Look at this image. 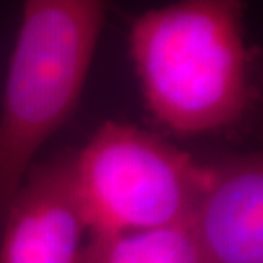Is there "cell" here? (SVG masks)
I'll return each instance as SVG.
<instances>
[{
    "label": "cell",
    "mask_w": 263,
    "mask_h": 263,
    "mask_svg": "<svg viewBox=\"0 0 263 263\" xmlns=\"http://www.w3.org/2000/svg\"><path fill=\"white\" fill-rule=\"evenodd\" d=\"M130 53L147 108L176 135L231 128L256 99L243 2L186 0L145 10L132 24Z\"/></svg>",
    "instance_id": "1"
},
{
    "label": "cell",
    "mask_w": 263,
    "mask_h": 263,
    "mask_svg": "<svg viewBox=\"0 0 263 263\" xmlns=\"http://www.w3.org/2000/svg\"><path fill=\"white\" fill-rule=\"evenodd\" d=\"M104 17L98 0L24 4L0 111V226L34 156L79 104Z\"/></svg>",
    "instance_id": "2"
},
{
    "label": "cell",
    "mask_w": 263,
    "mask_h": 263,
    "mask_svg": "<svg viewBox=\"0 0 263 263\" xmlns=\"http://www.w3.org/2000/svg\"><path fill=\"white\" fill-rule=\"evenodd\" d=\"M209 178V164L134 125L103 123L73 152V185L91 238L186 224Z\"/></svg>",
    "instance_id": "3"
},
{
    "label": "cell",
    "mask_w": 263,
    "mask_h": 263,
    "mask_svg": "<svg viewBox=\"0 0 263 263\" xmlns=\"http://www.w3.org/2000/svg\"><path fill=\"white\" fill-rule=\"evenodd\" d=\"M86 220L73 185V152L29 167L0 226V263H79Z\"/></svg>",
    "instance_id": "4"
},
{
    "label": "cell",
    "mask_w": 263,
    "mask_h": 263,
    "mask_svg": "<svg viewBox=\"0 0 263 263\" xmlns=\"http://www.w3.org/2000/svg\"><path fill=\"white\" fill-rule=\"evenodd\" d=\"M210 166L188 220L200 263H263V161L231 156Z\"/></svg>",
    "instance_id": "5"
},
{
    "label": "cell",
    "mask_w": 263,
    "mask_h": 263,
    "mask_svg": "<svg viewBox=\"0 0 263 263\" xmlns=\"http://www.w3.org/2000/svg\"><path fill=\"white\" fill-rule=\"evenodd\" d=\"M79 263H200L190 224L92 236Z\"/></svg>",
    "instance_id": "6"
}]
</instances>
